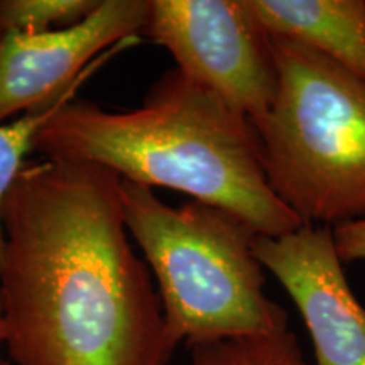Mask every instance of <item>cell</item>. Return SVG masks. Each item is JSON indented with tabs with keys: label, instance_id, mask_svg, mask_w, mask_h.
<instances>
[{
	"label": "cell",
	"instance_id": "6da1fadb",
	"mask_svg": "<svg viewBox=\"0 0 365 365\" xmlns=\"http://www.w3.org/2000/svg\"><path fill=\"white\" fill-rule=\"evenodd\" d=\"M0 223L12 364H170L163 303L130 244L120 176L91 163L26 161Z\"/></svg>",
	"mask_w": 365,
	"mask_h": 365
},
{
	"label": "cell",
	"instance_id": "7a4b0ae2",
	"mask_svg": "<svg viewBox=\"0 0 365 365\" xmlns=\"http://www.w3.org/2000/svg\"><path fill=\"white\" fill-rule=\"evenodd\" d=\"M33 150L181 191L234 213L261 235L304 225L269 186L250 118L176 68L163 73L134 110L108 112L88 100L65 105L34 135Z\"/></svg>",
	"mask_w": 365,
	"mask_h": 365
},
{
	"label": "cell",
	"instance_id": "3957f363",
	"mask_svg": "<svg viewBox=\"0 0 365 365\" xmlns=\"http://www.w3.org/2000/svg\"><path fill=\"white\" fill-rule=\"evenodd\" d=\"M124 222L158 281L173 352L234 336L287 330L286 309L264 291L257 232L196 200L171 207L153 188L120 178Z\"/></svg>",
	"mask_w": 365,
	"mask_h": 365
},
{
	"label": "cell",
	"instance_id": "277c9868",
	"mask_svg": "<svg viewBox=\"0 0 365 365\" xmlns=\"http://www.w3.org/2000/svg\"><path fill=\"white\" fill-rule=\"evenodd\" d=\"M276 102L252 122L271 190L304 223L365 220V80L272 34Z\"/></svg>",
	"mask_w": 365,
	"mask_h": 365
},
{
	"label": "cell",
	"instance_id": "5b68a950",
	"mask_svg": "<svg viewBox=\"0 0 365 365\" xmlns=\"http://www.w3.org/2000/svg\"><path fill=\"white\" fill-rule=\"evenodd\" d=\"M143 34L170 51L176 70L250 122L276 102L279 73L271 33L249 0H150Z\"/></svg>",
	"mask_w": 365,
	"mask_h": 365
},
{
	"label": "cell",
	"instance_id": "8992f818",
	"mask_svg": "<svg viewBox=\"0 0 365 365\" xmlns=\"http://www.w3.org/2000/svg\"><path fill=\"white\" fill-rule=\"evenodd\" d=\"M150 0H102L78 24L0 38V125L70 103L113 54L139 43Z\"/></svg>",
	"mask_w": 365,
	"mask_h": 365
},
{
	"label": "cell",
	"instance_id": "52a82bcc",
	"mask_svg": "<svg viewBox=\"0 0 365 365\" xmlns=\"http://www.w3.org/2000/svg\"><path fill=\"white\" fill-rule=\"evenodd\" d=\"M252 252L301 313L314 365H365V308L346 281L331 227L304 223L289 234H257Z\"/></svg>",
	"mask_w": 365,
	"mask_h": 365
},
{
	"label": "cell",
	"instance_id": "ba28073f",
	"mask_svg": "<svg viewBox=\"0 0 365 365\" xmlns=\"http://www.w3.org/2000/svg\"><path fill=\"white\" fill-rule=\"evenodd\" d=\"M272 34L308 46L365 80V0H249Z\"/></svg>",
	"mask_w": 365,
	"mask_h": 365
},
{
	"label": "cell",
	"instance_id": "9c48e42d",
	"mask_svg": "<svg viewBox=\"0 0 365 365\" xmlns=\"http://www.w3.org/2000/svg\"><path fill=\"white\" fill-rule=\"evenodd\" d=\"M190 352V365H312L291 330L207 341Z\"/></svg>",
	"mask_w": 365,
	"mask_h": 365
},
{
	"label": "cell",
	"instance_id": "30bf717a",
	"mask_svg": "<svg viewBox=\"0 0 365 365\" xmlns=\"http://www.w3.org/2000/svg\"><path fill=\"white\" fill-rule=\"evenodd\" d=\"M102 0H0V38L63 29L85 21Z\"/></svg>",
	"mask_w": 365,
	"mask_h": 365
},
{
	"label": "cell",
	"instance_id": "8fae6325",
	"mask_svg": "<svg viewBox=\"0 0 365 365\" xmlns=\"http://www.w3.org/2000/svg\"><path fill=\"white\" fill-rule=\"evenodd\" d=\"M65 105H59V107L49 108L44 112L27 113V115L16 118L14 124L0 125V207H2L4 195L11 188L14 178L17 176L22 164L26 163V154L33 150L34 135ZM2 247L4 235L2 223H0V259H2Z\"/></svg>",
	"mask_w": 365,
	"mask_h": 365
},
{
	"label": "cell",
	"instance_id": "7c38bea8",
	"mask_svg": "<svg viewBox=\"0 0 365 365\" xmlns=\"http://www.w3.org/2000/svg\"><path fill=\"white\" fill-rule=\"evenodd\" d=\"M333 242L340 261H365V220L346 222L331 227Z\"/></svg>",
	"mask_w": 365,
	"mask_h": 365
},
{
	"label": "cell",
	"instance_id": "4fadbf2b",
	"mask_svg": "<svg viewBox=\"0 0 365 365\" xmlns=\"http://www.w3.org/2000/svg\"><path fill=\"white\" fill-rule=\"evenodd\" d=\"M6 345V325H4V319L0 317V346ZM0 365H9L6 360L2 359V355H0Z\"/></svg>",
	"mask_w": 365,
	"mask_h": 365
}]
</instances>
